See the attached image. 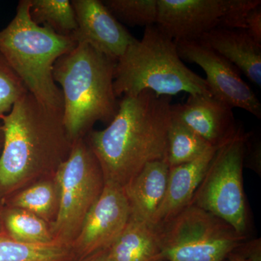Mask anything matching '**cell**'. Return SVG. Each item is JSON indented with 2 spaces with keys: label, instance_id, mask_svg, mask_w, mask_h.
Listing matches in <instances>:
<instances>
[{
  "label": "cell",
  "instance_id": "cell-7",
  "mask_svg": "<svg viewBox=\"0 0 261 261\" xmlns=\"http://www.w3.org/2000/svg\"><path fill=\"white\" fill-rule=\"evenodd\" d=\"M249 137L239 128L231 140L220 146L190 205L222 219L242 235L247 228L243 171Z\"/></svg>",
  "mask_w": 261,
  "mask_h": 261
},
{
  "label": "cell",
  "instance_id": "cell-14",
  "mask_svg": "<svg viewBox=\"0 0 261 261\" xmlns=\"http://www.w3.org/2000/svg\"><path fill=\"white\" fill-rule=\"evenodd\" d=\"M219 147H209L192 162L170 167L166 195L154 216L152 226L156 227L167 222L190 205Z\"/></svg>",
  "mask_w": 261,
  "mask_h": 261
},
{
  "label": "cell",
  "instance_id": "cell-21",
  "mask_svg": "<svg viewBox=\"0 0 261 261\" xmlns=\"http://www.w3.org/2000/svg\"><path fill=\"white\" fill-rule=\"evenodd\" d=\"M213 147L178 119L172 112L168 132L167 162L170 167L192 162Z\"/></svg>",
  "mask_w": 261,
  "mask_h": 261
},
{
  "label": "cell",
  "instance_id": "cell-30",
  "mask_svg": "<svg viewBox=\"0 0 261 261\" xmlns=\"http://www.w3.org/2000/svg\"><path fill=\"white\" fill-rule=\"evenodd\" d=\"M4 130H3V125H2V123H0V154H1L3 148V145H4Z\"/></svg>",
  "mask_w": 261,
  "mask_h": 261
},
{
  "label": "cell",
  "instance_id": "cell-13",
  "mask_svg": "<svg viewBox=\"0 0 261 261\" xmlns=\"http://www.w3.org/2000/svg\"><path fill=\"white\" fill-rule=\"evenodd\" d=\"M176 118L213 147H220L239 129L232 108L214 97L190 95L186 102L173 105Z\"/></svg>",
  "mask_w": 261,
  "mask_h": 261
},
{
  "label": "cell",
  "instance_id": "cell-22",
  "mask_svg": "<svg viewBox=\"0 0 261 261\" xmlns=\"http://www.w3.org/2000/svg\"><path fill=\"white\" fill-rule=\"evenodd\" d=\"M30 15L34 23L60 35L73 37L77 29L74 9L68 0H31Z\"/></svg>",
  "mask_w": 261,
  "mask_h": 261
},
{
  "label": "cell",
  "instance_id": "cell-1",
  "mask_svg": "<svg viewBox=\"0 0 261 261\" xmlns=\"http://www.w3.org/2000/svg\"><path fill=\"white\" fill-rule=\"evenodd\" d=\"M171 101L172 97L150 90L122 97L109 125L86 136L105 183L124 188L147 163L166 161Z\"/></svg>",
  "mask_w": 261,
  "mask_h": 261
},
{
  "label": "cell",
  "instance_id": "cell-28",
  "mask_svg": "<svg viewBox=\"0 0 261 261\" xmlns=\"http://www.w3.org/2000/svg\"><path fill=\"white\" fill-rule=\"evenodd\" d=\"M226 261H248L238 252L234 251L228 256Z\"/></svg>",
  "mask_w": 261,
  "mask_h": 261
},
{
  "label": "cell",
  "instance_id": "cell-26",
  "mask_svg": "<svg viewBox=\"0 0 261 261\" xmlns=\"http://www.w3.org/2000/svg\"><path fill=\"white\" fill-rule=\"evenodd\" d=\"M235 251L241 254L248 261H261L260 240L243 243Z\"/></svg>",
  "mask_w": 261,
  "mask_h": 261
},
{
  "label": "cell",
  "instance_id": "cell-19",
  "mask_svg": "<svg viewBox=\"0 0 261 261\" xmlns=\"http://www.w3.org/2000/svg\"><path fill=\"white\" fill-rule=\"evenodd\" d=\"M71 247L54 241L47 244L20 243L0 232V261H73Z\"/></svg>",
  "mask_w": 261,
  "mask_h": 261
},
{
  "label": "cell",
  "instance_id": "cell-6",
  "mask_svg": "<svg viewBox=\"0 0 261 261\" xmlns=\"http://www.w3.org/2000/svg\"><path fill=\"white\" fill-rule=\"evenodd\" d=\"M155 228L164 261H226L246 240V235L195 205Z\"/></svg>",
  "mask_w": 261,
  "mask_h": 261
},
{
  "label": "cell",
  "instance_id": "cell-9",
  "mask_svg": "<svg viewBox=\"0 0 261 261\" xmlns=\"http://www.w3.org/2000/svg\"><path fill=\"white\" fill-rule=\"evenodd\" d=\"M156 27L174 42L196 41L220 28L245 29L260 0H157Z\"/></svg>",
  "mask_w": 261,
  "mask_h": 261
},
{
  "label": "cell",
  "instance_id": "cell-12",
  "mask_svg": "<svg viewBox=\"0 0 261 261\" xmlns=\"http://www.w3.org/2000/svg\"><path fill=\"white\" fill-rule=\"evenodd\" d=\"M77 29L73 38L113 61L137 40L99 0H73Z\"/></svg>",
  "mask_w": 261,
  "mask_h": 261
},
{
  "label": "cell",
  "instance_id": "cell-15",
  "mask_svg": "<svg viewBox=\"0 0 261 261\" xmlns=\"http://www.w3.org/2000/svg\"><path fill=\"white\" fill-rule=\"evenodd\" d=\"M196 41L224 57L255 85L261 87V44L247 30L216 29Z\"/></svg>",
  "mask_w": 261,
  "mask_h": 261
},
{
  "label": "cell",
  "instance_id": "cell-18",
  "mask_svg": "<svg viewBox=\"0 0 261 261\" xmlns=\"http://www.w3.org/2000/svg\"><path fill=\"white\" fill-rule=\"evenodd\" d=\"M3 202L5 206L32 213L51 226L59 212L61 203L59 181L56 175L41 180L13 194Z\"/></svg>",
  "mask_w": 261,
  "mask_h": 261
},
{
  "label": "cell",
  "instance_id": "cell-4",
  "mask_svg": "<svg viewBox=\"0 0 261 261\" xmlns=\"http://www.w3.org/2000/svg\"><path fill=\"white\" fill-rule=\"evenodd\" d=\"M30 5L31 0L19 2L14 18L0 31V56L29 93L47 108L63 112V94L53 78V68L77 42L34 23Z\"/></svg>",
  "mask_w": 261,
  "mask_h": 261
},
{
  "label": "cell",
  "instance_id": "cell-5",
  "mask_svg": "<svg viewBox=\"0 0 261 261\" xmlns=\"http://www.w3.org/2000/svg\"><path fill=\"white\" fill-rule=\"evenodd\" d=\"M113 88L117 98L144 90L169 97L180 92L214 97L205 79L187 68L174 41L156 25L146 27L142 39L130 44L117 61Z\"/></svg>",
  "mask_w": 261,
  "mask_h": 261
},
{
  "label": "cell",
  "instance_id": "cell-27",
  "mask_svg": "<svg viewBox=\"0 0 261 261\" xmlns=\"http://www.w3.org/2000/svg\"><path fill=\"white\" fill-rule=\"evenodd\" d=\"M73 261H110L108 257L107 249L94 252L93 254L82 257V258L76 259Z\"/></svg>",
  "mask_w": 261,
  "mask_h": 261
},
{
  "label": "cell",
  "instance_id": "cell-8",
  "mask_svg": "<svg viewBox=\"0 0 261 261\" xmlns=\"http://www.w3.org/2000/svg\"><path fill=\"white\" fill-rule=\"evenodd\" d=\"M61 187L59 212L51 231L55 241L71 247L105 186L102 170L84 138L73 142L56 173Z\"/></svg>",
  "mask_w": 261,
  "mask_h": 261
},
{
  "label": "cell",
  "instance_id": "cell-16",
  "mask_svg": "<svg viewBox=\"0 0 261 261\" xmlns=\"http://www.w3.org/2000/svg\"><path fill=\"white\" fill-rule=\"evenodd\" d=\"M170 166L167 161L147 163L124 187L130 217L152 225L167 190Z\"/></svg>",
  "mask_w": 261,
  "mask_h": 261
},
{
  "label": "cell",
  "instance_id": "cell-24",
  "mask_svg": "<svg viewBox=\"0 0 261 261\" xmlns=\"http://www.w3.org/2000/svg\"><path fill=\"white\" fill-rule=\"evenodd\" d=\"M27 92L23 82L0 56V118L9 113L15 103Z\"/></svg>",
  "mask_w": 261,
  "mask_h": 261
},
{
  "label": "cell",
  "instance_id": "cell-11",
  "mask_svg": "<svg viewBox=\"0 0 261 261\" xmlns=\"http://www.w3.org/2000/svg\"><path fill=\"white\" fill-rule=\"evenodd\" d=\"M130 211L123 187L105 183L97 202L86 216L71 244L75 260L109 248L129 221Z\"/></svg>",
  "mask_w": 261,
  "mask_h": 261
},
{
  "label": "cell",
  "instance_id": "cell-29",
  "mask_svg": "<svg viewBox=\"0 0 261 261\" xmlns=\"http://www.w3.org/2000/svg\"><path fill=\"white\" fill-rule=\"evenodd\" d=\"M4 208V202L0 199V232H4L3 222V211Z\"/></svg>",
  "mask_w": 261,
  "mask_h": 261
},
{
  "label": "cell",
  "instance_id": "cell-2",
  "mask_svg": "<svg viewBox=\"0 0 261 261\" xmlns=\"http://www.w3.org/2000/svg\"><path fill=\"white\" fill-rule=\"evenodd\" d=\"M63 113L44 106L27 92L0 118L4 145L0 154V199L36 182L53 177L66 161L72 142Z\"/></svg>",
  "mask_w": 261,
  "mask_h": 261
},
{
  "label": "cell",
  "instance_id": "cell-23",
  "mask_svg": "<svg viewBox=\"0 0 261 261\" xmlns=\"http://www.w3.org/2000/svg\"><path fill=\"white\" fill-rule=\"evenodd\" d=\"M102 3L121 23L146 28L157 21V0H105Z\"/></svg>",
  "mask_w": 261,
  "mask_h": 261
},
{
  "label": "cell",
  "instance_id": "cell-10",
  "mask_svg": "<svg viewBox=\"0 0 261 261\" xmlns=\"http://www.w3.org/2000/svg\"><path fill=\"white\" fill-rule=\"evenodd\" d=\"M174 42L182 61L195 63L205 72L206 82L215 98L232 109L245 110L260 119V101L234 65L199 41Z\"/></svg>",
  "mask_w": 261,
  "mask_h": 261
},
{
  "label": "cell",
  "instance_id": "cell-25",
  "mask_svg": "<svg viewBox=\"0 0 261 261\" xmlns=\"http://www.w3.org/2000/svg\"><path fill=\"white\" fill-rule=\"evenodd\" d=\"M245 30L261 44V5L254 8L249 13L246 20Z\"/></svg>",
  "mask_w": 261,
  "mask_h": 261
},
{
  "label": "cell",
  "instance_id": "cell-17",
  "mask_svg": "<svg viewBox=\"0 0 261 261\" xmlns=\"http://www.w3.org/2000/svg\"><path fill=\"white\" fill-rule=\"evenodd\" d=\"M107 252L110 261H164L155 227L132 217Z\"/></svg>",
  "mask_w": 261,
  "mask_h": 261
},
{
  "label": "cell",
  "instance_id": "cell-3",
  "mask_svg": "<svg viewBox=\"0 0 261 261\" xmlns=\"http://www.w3.org/2000/svg\"><path fill=\"white\" fill-rule=\"evenodd\" d=\"M116 64L85 43H78L55 63L53 78L63 94V124L72 142L84 138L97 122L110 123L116 116Z\"/></svg>",
  "mask_w": 261,
  "mask_h": 261
},
{
  "label": "cell",
  "instance_id": "cell-20",
  "mask_svg": "<svg viewBox=\"0 0 261 261\" xmlns=\"http://www.w3.org/2000/svg\"><path fill=\"white\" fill-rule=\"evenodd\" d=\"M3 222L5 232L20 243L47 244L55 241L50 225L23 209L4 205Z\"/></svg>",
  "mask_w": 261,
  "mask_h": 261
}]
</instances>
